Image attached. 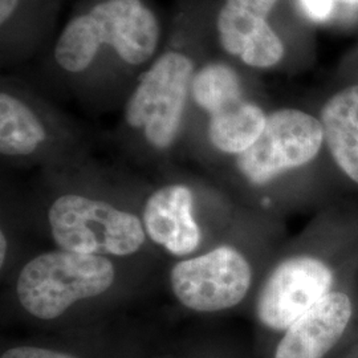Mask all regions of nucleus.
Masks as SVG:
<instances>
[{
    "label": "nucleus",
    "instance_id": "1",
    "mask_svg": "<svg viewBox=\"0 0 358 358\" xmlns=\"http://www.w3.org/2000/svg\"><path fill=\"white\" fill-rule=\"evenodd\" d=\"M159 38V20L142 0H103L66 23L53 56L68 73L85 72L103 47L127 64L142 65L155 55Z\"/></svg>",
    "mask_w": 358,
    "mask_h": 358
},
{
    "label": "nucleus",
    "instance_id": "2",
    "mask_svg": "<svg viewBox=\"0 0 358 358\" xmlns=\"http://www.w3.org/2000/svg\"><path fill=\"white\" fill-rule=\"evenodd\" d=\"M115 280L106 256L87 255L62 248L35 256L16 280L20 307L32 319L60 320L77 303L108 292Z\"/></svg>",
    "mask_w": 358,
    "mask_h": 358
},
{
    "label": "nucleus",
    "instance_id": "3",
    "mask_svg": "<svg viewBox=\"0 0 358 358\" xmlns=\"http://www.w3.org/2000/svg\"><path fill=\"white\" fill-rule=\"evenodd\" d=\"M48 224L59 248L87 255H134L148 236L137 215L78 194L53 201Z\"/></svg>",
    "mask_w": 358,
    "mask_h": 358
},
{
    "label": "nucleus",
    "instance_id": "4",
    "mask_svg": "<svg viewBox=\"0 0 358 358\" xmlns=\"http://www.w3.org/2000/svg\"><path fill=\"white\" fill-rule=\"evenodd\" d=\"M195 65L179 51L161 55L142 75L125 105L129 127L141 130L154 149L166 150L178 137Z\"/></svg>",
    "mask_w": 358,
    "mask_h": 358
},
{
    "label": "nucleus",
    "instance_id": "5",
    "mask_svg": "<svg viewBox=\"0 0 358 358\" xmlns=\"http://www.w3.org/2000/svg\"><path fill=\"white\" fill-rule=\"evenodd\" d=\"M248 259L232 245L183 259L170 271L171 291L179 304L196 313H217L239 306L252 285Z\"/></svg>",
    "mask_w": 358,
    "mask_h": 358
},
{
    "label": "nucleus",
    "instance_id": "6",
    "mask_svg": "<svg viewBox=\"0 0 358 358\" xmlns=\"http://www.w3.org/2000/svg\"><path fill=\"white\" fill-rule=\"evenodd\" d=\"M322 143L319 118L299 109H279L267 115L255 143L236 157V166L247 182L266 186L284 173L312 162Z\"/></svg>",
    "mask_w": 358,
    "mask_h": 358
},
{
    "label": "nucleus",
    "instance_id": "7",
    "mask_svg": "<svg viewBox=\"0 0 358 358\" xmlns=\"http://www.w3.org/2000/svg\"><path fill=\"white\" fill-rule=\"evenodd\" d=\"M337 273L329 262L296 255L279 263L260 288L255 315L269 332L282 334L294 321L334 291Z\"/></svg>",
    "mask_w": 358,
    "mask_h": 358
},
{
    "label": "nucleus",
    "instance_id": "8",
    "mask_svg": "<svg viewBox=\"0 0 358 358\" xmlns=\"http://www.w3.org/2000/svg\"><path fill=\"white\" fill-rule=\"evenodd\" d=\"M278 0H224L217 16L222 48L254 68L282 62L284 44L267 22Z\"/></svg>",
    "mask_w": 358,
    "mask_h": 358
},
{
    "label": "nucleus",
    "instance_id": "9",
    "mask_svg": "<svg viewBox=\"0 0 358 358\" xmlns=\"http://www.w3.org/2000/svg\"><path fill=\"white\" fill-rule=\"evenodd\" d=\"M355 303L333 291L280 334L272 358H325L345 337L355 317Z\"/></svg>",
    "mask_w": 358,
    "mask_h": 358
},
{
    "label": "nucleus",
    "instance_id": "10",
    "mask_svg": "<svg viewBox=\"0 0 358 358\" xmlns=\"http://www.w3.org/2000/svg\"><path fill=\"white\" fill-rule=\"evenodd\" d=\"M142 224L148 238L170 255H192L202 241L194 217V194L182 183H171L150 194L142 208Z\"/></svg>",
    "mask_w": 358,
    "mask_h": 358
},
{
    "label": "nucleus",
    "instance_id": "11",
    "mask_svg": "<svg viewBox=\"0 0 358 358\" xmlns=\"http://www.w3.org/2000/svg\"><path fill=\"white\" fill-rule=\"evenodd\" d=\"M319 120L333 161L358 185V85L331 97L322 106Z\"/></svg>",
    "mask_w": 358,
    "mask_h": 358
},
{
    "label": "nucleus",
    "instance_id": "12",
    "mask_svg": "<svg viewBox=\"0 0 358 358\" xmlns=\"http://www.w3.org/2000/svg\"><path fill=\"white\" fill-rule=\"evenodd\" d=\"M264 110L245 97L215 115H210L207 134L220 153L241 155L250 149L267 122Z\"/></svg>",
    "mask_w": 358,
    "mask_h": 358
},
{
    "label": "nucleus",
    "instance_id": "13",
    "mask_svg": "<svg viewBox=\"0 0 358 358\" xmlns=\"http://www.w3.org/2000/svg\"><path fill=\"white\" fill-rule=\"evenodd\" d=\"M47 141L38 115L8 92L0 94V152L6 157H27Z\"/></svg>",
    "mask_w": 358,
    "mask_h": 358
},
{
    "label": "nucleus",
    "instance_id": "14",
    "mask_svg": "<svg viewBox=\"0 0 358 358\" xmlns=\"http://www.w3.org/2000/svg\"><path fill=\"white\" fill-rule=\"evenodd\" d=\"M192 99L207 115H215L244 99L241 77L230 65L205 64L192 77Z\"/></svg>",
    "mask_w": 358,
    "mask_h": 358
},
{
    "label": "nucleus",
    "instance_id": "15",
    "mask_svg": "<svg viewBox=\"0 0 358 358\" xmlns=\"http://www.w3.org/2000/svg\"><path fill=\"white\" fill-rule=\"evenodd\" d=\"M0 358H90L75 349L62 346L22 343L7 346L1 350Z\"/></svg>",
    "mask_w": 358,
    "mask_h": 358
},
{
    "label": "nucleus",
    "instance_id": "16",
    "mask_svg": "<svg viewBox=\"0 0 358 358\" xmlns=\"http://www.w3.org/2000/svg\"><path fill=\"white\" fill-rule=\"evenodd\" d=\"M304 15L312 22H327L343 7H356L358 0H299Z\"/></svg>",
    "mask_w": 358,
    "mask_h": 358
},
{
    "label": "nucleus",
    "instance_id": "17",
    "mask_svg": "<svg viewBox=\"0 0 358 358\" xmlns=\"http://www.w3.org/2000/svg\"><path fill=\"white\" fill-rule=\"evenodd\" d=\"M22 0H0V23L4 27L6 23L10 22L16 10L19 8Z\"/></svg>",
    "mask_w": 358,
    "mask_h": 358
},
{
    "label": "nucleus",
    "instance_id": "18",
    "mask_svg": "<svg viewBox=\"0 0 358 358\" xmlns=\"http://www.w3.org/2000/svg\"><path fill=\"white\" fill-rule=\"evenodd\" d=\"M7 251H8V242H7V238L4 235V232L0 234V262H1V266L4 264V260L7 257Z\"/></svg>",
    "mask_w": 358,
    "mask_h": 358
}]
</instances>
